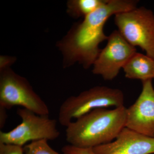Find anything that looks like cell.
<instances>
[{"label": "cell", "instance_id": "obj_1", "mask_svg": "<svg viewBox=\"0 0 154 154\" xmlns=\"http://www.w3.org/2000/svg\"><path fill=\"white\" fill-rule=\"evenodd\" d=\"M139 0H107L103 5L75 24L57 46L63 57L64 67L78 63L85 69L93 66L101 49L99 45L107 40L104 32L108 19L113 15L137 7Z\"/></svg>", "mask_w": 154, "mask_h": 154}, {"label": "cell", "instance_id": "obj_2", "mask_svg": "<svg viewBox=\"0 0 154 154\" xmlns=\"http://www.w3.org/2000/svg\"><path fill=\"white\" fill-rule=\"evenodd\" d=\"M126 108H99L72 122L66 127V139L79 148H93L113 141L125 127Z\"/></svg>", "mask_w": 154, "mask_h": 154}, {"label": "cell", "instance_id": "obj_3", "mask_svg": "<svg viewBox=\"0 0 154 154\" xmlns=\"http://www.w3.org/2000/svg\"><path fill=\"white\" fill-rule=\"evenodd\" d=\"M124 102V94L121 90L96 86L65 100L60 107L59 122L66 127L72 122L95 109L122 107Z\"/></svg>", "mask_w": 154, "mask_h": 154}, {"label": "cell", "instance_id": "obj_4", "mask_svg": "<svg viewBox=\"0 0 154 154\" xmlns=\"http://www.w3.org/2000/svg\"><path fill=\"white\" fill-rule=\"evenodd\" d=\"M114 24L125 40L154 59V14L144 7L114 15Z\"/></svg>", "mask_w": 154, "mask_h": 154}, {"label": "cell", "instance_id": "obj_5", "mask_svg": "<svg viewBox=\"0 0 154 154\" xmlns=\"http://www.w3.org/2000/svg\"><path fill=\"white\" fill-rule=\"evenodd\" d=\"M21 106L39 115H48L46 103L24 77L10 67L1 69L0 106L6 109Z\"/></svg>", "mask_w": 154, "mask_h": 154}, {"label": "cell", "instance_id": "obj_6", "mask_svg": "<svg viewBox=\"0 0 154 154\" xmlns=\"http://www.w3.org/2000/svg\"><path fill=\"white\" fill-rule=\"evenodd\" d=\"M17 113L22 122L11 131H1L0 143L23 147L30 141L52 140L59 137L56 120L49 118L48 115H38L24 108L18 109Z\"/></svg>", "mask_w": 154, "mask_h": 154}, {"label": "cell", "instance_id": "obj_7", "mask_svg": "<svg viewBox=\"0 0 154 154\" xmlns=\"http://www.w3.org/2000/svg\"><path fill=\"white\" fill-rule=\"evenodd\" d=\"M137 52L136 48L128 43L118 30H113L94 63L92 72L105 81H112Z\"/></svg>", "mask_w": 154, "mask_h": 154}, {"label": "cell", "instance_id": "obj_8", "mask_svg": "<svg viewBox=\"0 0 154 154\" xmlns=\"http://www.w3.org/2000/svg\"><path fill=\"white\" fill-rule=\"evenodd\" d=\"M142 84L136 101L126 108L125 127L154 137V88L152 80L143 81Z\"/></svg>", "mask_w": 154, "mask_h": 154}, {"label": "cell", "instance_id": "obj_9", "mask_svg": "<svg viewBox=\"0 0 154 154\" xmlns=\"http://www.w3.org/2000/svg\"><path fill=\"white\" fill-rule=\"evenodd\" d=\"M96 154L154 153V137L125 127L114 140L93 148Z\"/></svg>", "mask_w": 154, "mask_h": 154}, {"label": "cell", "instance_id": "obj_10", "mask_svg": "<svg viewBox=\"0 0 154 154\" xmlns=\"http://www.w3.org/2000/svg\"><path fill=\"white\" fill-rule=\"evenodd\" d=\"M122 69L128 79L141 82L154 79V59L146 54L136 53Z\"/></svg>", "mask_w": 154, "mask_h": 154}, {"label": "cell", "instance_id": "obj_11", "mask_svg": "<svg viewBox=\"0 0 154 154\" xmlns=\"http://www.w3.org/2000/svg\"><path fill=\"white\" fill-rule=\"evenodd\" d=\"M107 0H70L67 4V12L73 18L87 17L105 4Z\"/></svg>", "mask_w": 154, "mask_h": 154}, {"label": "cell", "instance_id": "obj_12", "mask_svg": "<svg viewBox=\"0 0 154 154\" xmlns=\"http://www.w3.org/2000/svg\"><path fill=\"white\" fill-rule=\"evenodd\" d=\"M47 140L31 141L23 148L24 154H60L48 145Z\"/></svg>", "mask_w": 154, "mask_h": 154}, {"label": "cell", "instance_id": "obj_13", "mask_svg": "<svg viewBox=\"0 0 154 154\" xmlns=\"http://www.w3.org/2000/svg\"><path fill=\"white\" fill-rule=\"evenodd\" d=\"M0 154H24V150L21 146L0 143Z\"/></svg>", "mask_w": 154, "mask_h": 154}, {"label": "cell", "instance_id": "obj_14", "mask_svg": "<svg viewBox=\"0 0 154 154\" xmlns=\"http://www.w3.org/2000/svg\"><path fill=\"white\" fill-rule=\"evenodd\" d=\"M63 154H96L93 148H79L69 145L64 146L62 149Z\"/></svg>", "mask_w": 154, "mask_h": 154}, {"label": "cell", "instance_id": "obj_15", "mask_svg": "<svg viewBox=\"0 0 154 154\" xmlns=\"http://www.w3.org/2000/svg\"><path fill=\"white\" fill-rule=\"evenodd\" d=\"M7 109L0 106V128H2L5 124L7 119Z\"/></svg>", "mask_w": 154, "mask_h": 154}, {"label": "cell", "instance_id": "obj_16", "mask_svg": "<svg viewBox=\"0 0 154 154\" xmlns=\"http://www.w3.org/2000/svg\"><path fill=\"white\" fill-rule=\"evenodd\" d=\"M13 58L8 57L2 56L1 59V69L9 67L10 64L12 63Z\"/></svg>", "mask_w": 154, "mask_h": 154}, {"label": "cell", "instance_id": "obj_17", "mask_svg": "<svg viewBox=\"0 0 154 154\" xmlns=\"http://www.w3.org/2000/svg\"></svg>", "mask_w": 154, "mask_h": 154}]
</instances>
